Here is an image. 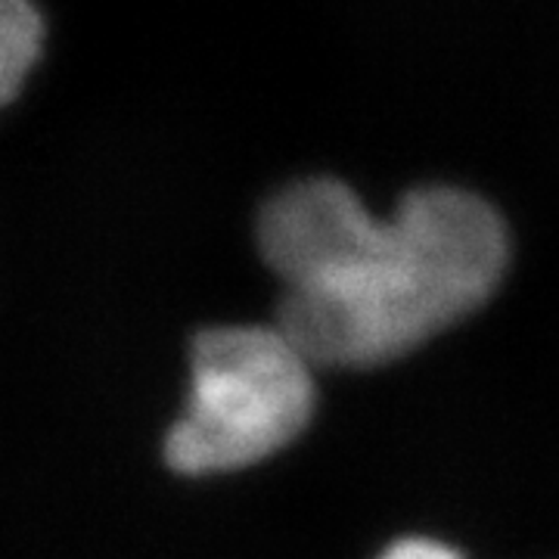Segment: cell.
Returning a JSON list of instances; mask_svg holds the SVG:
<instances>
[{
    "label": "cell",
    "mask_w": 559,
    "mask_h": 559,
    "mask_svg": "<svg viewBox=\"0 0 559 559\" xmlns=\"http://www.w3.org/2000/svg\"><path fill=\"white\" fill-rule=\"evenodd\" d=\"M507 261L510 237L488 202L419 187L389 218L370 215L326 271L289 286L277 323L314 367H380L479 311Z\"/></svg>",
    "instance_id": "cell-1"
},
{
    "label": "cell",
    "mask_w": 559,
    "mask_h": 559,
    "mask_svg": "<svg viewBox=\"0 0 559 559\" xmlns=\"http://www.w3.org/2000/svg\"><path fill=\"white\" fill-rule=\"evenodd\" d=\"M311 417L314 364L280 323L212 326L190 348V395L165 460L180 476L237 473L293 444Z\"/></svg>",
    "instance_id": "cell-2"
},
{
    "label": "cell",
    "mask_w": 559,
    "mask_h": 559,
    "mask_svg": "<svg viewBox=\"0 0 559 559\" xmlns=\"http://www.w3.org/2000/svg\"><path fill=\"white\" fill-rule=\"evenodd\" d=\"M44 40V22L32 0H0V106L20 94L35 69Z\"/></svg>",
    "instance_id": "cell-3"
},
{
    "label": "cell",
    "mask_w": 559,
    "mask_h": 559,
    "mask_svg": "<svg viewBox=\"0 0 559 559\" xmlns=\"http://www.w3.org/2000/svg\"><path fill=\"white\" fill-rule=\"evenodd\" d=\"M380 559H463L448 544H441L436 538H419V535H411V538H399L395 544H389L380 554Z\"/></svg>",
    "instance_id": "cell-4"
}]
</instances>
